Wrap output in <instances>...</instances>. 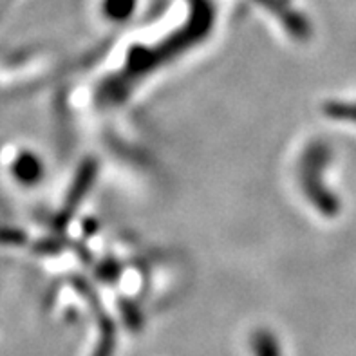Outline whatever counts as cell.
Here are the masks:
<instances>
[{
    "label": "cell",
    "mask_w": 356,
    "mask_h": 356,
    "mask_svg": "<svg viewBox=\"0 0 356 356\" xmlns=\"http://www.w3.org/2000/svg\"><path fill=\"white\" fill-rule=\"evenodd\" d=\"M252 351L253 356H282L280 346L273 333L262 330L253 334L252 339Z\"/></svg>",
    "instance_id": "cell-1"
}]
</instances>
